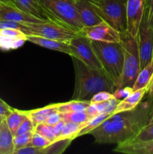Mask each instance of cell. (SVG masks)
I'll use <instances>...</instances> for the list:
<instances>
[{"label":"cell","mask_w":153,"mask_h":154,"mask_svg":"<svg viewBox=\"0 0 153 154\" xmlns=\"http://www.w3.org/2000/svg\"><path fill=\"white\" fill-rule=\"evenodd\" d=\"M71 139H62L58 140V141H54L53 143H51L48 147H45L44 150L43 154L46 153H62L65 150L70 144Z\"/></svg>","instance_id":"83f0119b"},{"label":"cell","mask_w":153,"mask_h":154,"mask_svg":"<svg viewBox=\"0 0 153 154\" xmlns=\"http://www.w3.org/2000/svg\"><path fill=\"white\" fill-rule=\"evenodd\" d=\"M94 11L119 32L127 30V0H89Z\"/></svg>","instance_id":"5b68a950"},{"label":"cell","mask_w":153,"mask_h":154,"mask_svg":"<svg viewBox=\"0 0 153 154\" xmlns=\"http://www.w3.org/2000/svg\"><path fill=\"white\" fill-rule=\"evenodd\" d=\"M51 143L52 142L47 138L42 136L40 134L37 133L34 131L30 145L34 146L36 147H40V148H45V147H48L50 144H51Z\"/></svg>","instance_id":"1f68e13d"},{"label":"cell","mask_w":153,"mask_h":154,"mask_svg":"<svg viewBox=\"0 0 153 154\" xmlns=\"http://www.w3.org/2000/svg\"><path fill=\"white\" fill-rule=\"evenodd\" d=\"M133 92V89L131 87H122V88H117L116 89L115 91L112 93L114 97L116 99H118V100H122L125 97H127L129 94Z\"/></svg>","instance_id":"d590c367"},{"label":"cell","mask_w":153,"mask_h":154,"mask_svg":"<svg viewBox=\"0 0 153 154\" xmlns=\"http://www.w3.org/2000/svg\"><path fill=\"white\" fill-rule=\"evenodd\" d=\"M146 5L148 8V19L149 23L153 28V0H147Z\"/></svg>","instance_id":"60d3db41"},{"label":"cell","mask_w":153,"mask_h":154,"mask_svg":"<svg viewBox=\"0 0 153 154\" xmlns=\"http://www.w3.org/2000/svg\"><path fill=\"white\" fill-rule=\"evenodd\" d=\"M0 20L15 21L22 23H34L45 21L18 8L3 4L0 7Z\"/></svg>","instance_id":"7c38bea8"},{"label":"cell","mask_w":153,"mask_h":154,"mask_svg":"<svg viewBox=\"0 0 153 154\" xmlns=\"http://www.w3.org/2000/svg\"><path fill=\"white\" fill-rule=\"evenodd\" d=\"M34 130V126L33 125L31 119H30L28 117H27L26 118V120L22 122V124L20 126V127L18 128V129L16 130V133H15L14 135L26 133V132H32V131Z\"/></svg>","instance_id":"e575fe53"},{"label":"cell","mask_w":153,"mask_h":154,"mask_svg":"<svg viewBox=\"0 0 153 154\" xmlns=\"http://www.w3.org/2000/svg\"><path fill=\"white\" fill-rule=\"evenodd\" d=\"M60 113V112H59ZM62 120L65 122H73V123L84 124L90 118L85 111H76V112L61 113Z\"/></svg>","instance_id":"4316f807"},{"label":"cell","mask_w":153,"mask_h":154,"mask_svg":"<svg viewBox=\"0 0 153 154\" xmlns=\"http://www.w3.org/2000/svg\"><path fill=\"white\" fill-rule=\"evenodd\" d=\"M0 3L3 5H7L12 6V7H16V4H15L14 0H0Z\"/></svg>","instance_id":"7bdbcfd3"},{"label":"cell","mask_w":153,"mask_h":154,"mask_svg":"<svg viewBox=\"0 0 153 154\" xmlns=\"http://www.w3.org/2000/svg\"><path fill=\"white\" fill-rule=\"evenodd\" d=\"M27 117H28V111H20V110L13 108V111L6 117L5 120L7 122V124L14 136L18 128Z\"/></svg>","instance_id":"7402d4cb"},{"label":"cell","mask_w":153,"mask_h":154,"mask_svg":"<svg viewBox=\"0 0 153 154\" xmlns=\"http://www.w3.org/2000/svg\"><path fill=\"white\" fill-rule=\"evenodd\" d=\"M90 101H82L72 99L68 102L60 103L58 106V112L68 113L76 111H86L87 107L90 105Z\"/></svg>","instance_id":"cb8c5ba5"},{"label":"cell","mask_w":153,"mask_h":154,"mask_svg":"<svg viewBox=\"0 0 153 154\" xmlns=\"http://www.w3.org/2000/svg\"><path fill=\"white\" fill-rule=\"evenodd\" d=\"M147 102L140 103L134 109L115 113L92 132L98 144H122L131 140L147 123L149 110Z\"/></svg>","instance_id":"6da1fadb"},{"label":"cell","mask_w":153,"mask_h":154,"mask_svg":"<svg viewBox=\"0 0 153 154\" xmlns=\"http://www.w3.org/2000/svg\"><path fill=\"white\" fill-rule=\"evenodd\" d=\"M71 58L75 71V87L72 99L90 101L98 92L112 93L115 91V84L104 71L92 69L76 57Z\"/></svg>","instance_id":"7a4b0ae2"},{"label":"cell","mask_w":153,"mask_h":154,"mask_svg":"<svg viewBox=\"0 0 153 154\" xmlns=\"http://www.w3.org/2000/svg\"><path fill=\"white\" fill-rule=\"evenodd\" d=\"M39 2L60 23L79 32L83 27L75 0H39Z\"/></svg>","instance_id":"8992f818"},{"label":"cell","mask_w":153,"mask_h":154,"mask_svg":"<svg viewBox=\"0 0 153 154\" xmlns=\"http://www.w3.org/2000/svg\"><path fill=\"white\" fill-rule=\"evenodd\" d=\"M83 124L73 123V122H65L61 134L57 138L56 141L62 139H74L76 138L77 133L80 132Z\"/></svg>","instance_id":"d4e9b609"},{"label":"cell","mask_w":153,"mask_h":154,"mask_svg":"<svg viewBox=\"0 0 153 154\" xmlns=\"http://www.w3.org/2000/svg\"><path fill=\"white\" fill-rule=\"evenodd\" d=\"M140 70L143 69L153 57V28L148 19V8L146 5L137 33Z\"/></svg>","instance_id":"ba28073f"},{"label":"cell","mask_w":153,"mask_h":154,"mask_svg":"<svg viewBox=\"0 0 153 154\" xmlns=\"http://www.w3.org/2000/svg\"><path fill=\"white\" fill-rule=\"evenodd\" d=\"M80 34L97 42H119L121 40V33L104 21L91 26L82 27Z\"/></svg>","instance_id":"30bf717a"},{"label":"cell","mask_w":153,"mask_h":154,"mask_svg":"<svg viewBox=\"0 0 153 154\" xmlns=\"http://www.w3.org/2000/svg\"><path fill=\"white\" fill-rule=\"evenodd\" d=\"M69 42L72 51L70 57H76L92 69L104 71L101 64L94 53L90 39L79 34Z\"/></svg>","instance_id":"9c48e42d"},{"label":"cell","mask_w":153,"mask_h":154,"mask_svg":"<svg viewBox=\"0 0 153 154\" xmlns=\"http://www.w3.org/2000/svg\"><path fill=\"white\" fill-rule=\"evenodd\" d=\"M80 20L84 26H91L103 22V20L94 11L89 0H75Z\"/></svg>","instance_id":"2e32d148"},{"label":"cell","mask_w":153,"mask_h":154,"mask_svg":"<svg viewBox=\"0 0 153 154\" xmlns=\"http://www.w3.org/2000/svg\"><path fill=\"white\" fill-rule=\"evenodd\" d=\"M13 111V108L8 105L4 101L0 98V120H5L6 117Z\"/></svg>","instance_id":"74e56055"},{"label":"cell","mask_w":153,"mask_h":154,"mask_svg":"<svg viewBox=\"0 0 153 154\" xmlns=\"http://www.w3.org/2000/svg\"><path fill=\"white\" fill-rule=\"evenodd\" d=\"M120 33V42L124 49V63L122 72L116 85V89L125 87L132 88L140 71L137 35H132L128 30Z\"/></svg>","instance_id":"277c9868"},{"label":"cell","mask_w":153,"mask_h":154,"mask_svg":"<svg viewBox=\"0 0 153 154\" xmlns=\"http://www.w3.org/2000/svg\"><path fill=\"white\" fill-rule=\"evenodd\" d=\"M34 132L40 134L42 136L45 137L48 140L53 143L54 141H56V136L54 134L53 130H52V126L50 125L46 124L45 123H41L38 124L34 127Z\"/></svg>","instance_id":"f1b7e54d"},{"label":"cell","mask_w":153,"mask_h":154,"mask_svg":"<svg viewBox=\"0 0 153 154\" xmlns=\"http://www.w3.org/2000/svg\"><path fill=\"white\" fill-rule=\"evenodd\" d=\"M120 100L116 99L115 97L104 102V113H112V114H114V111H115L116 108Z\"/></svg>","instance_id":"8d00e7d4"},{"label":"cell","mask_w":153,"mask_h":154,"mask_svg":"<svg viewBox=\"0 0 153 154\" xmlns=\"http://www.w3.org/2000/svg\"><path fill=\"white\" fill-rule=\"evenodd\" d=\"M64 123H65V121L63 120H61L58 123H57L56 124L52 126V130H53V132L54 134H55L56 136V138H58V137L59 136L60 134H61L62 130Z\"/></svg>","instance_id":"ab89813d"},{"label":"cell","mask_w":153,"mask_h":154,"mask_svg":"<svg viewBox=\"0 0 153 154\" xmlns=\"http://www.w3.org/2000/svg\"><path fill=\"white\" fill-rule=\"evenodd\" d=\"M112 93H110L107 91H100L98 93H95L94 96L92 97L90 102L91 103H97V102H103L105 101H107L109 99L113 98Z\"/></svg>","instance_id":"836d02e7"},{"label":"cell","mask_w":153,"mask_h":154,"mask_svg":"<svg viewBox=\"0 0 153 154\" xmlns=\"http://www.w3.org/2000/svg\"><path fill=\"white\" fill-rule=\"evenodd\" d=\"M112 114H112V113H102V114H98V115L89 119L86 123H84L82 127L81 128L80 132L77 133L76 138L86 135V134H89L90 132H92L93 129L100 126L104 121H105L106 119L109 118Z\"/></svg>","instance_id":"603a6c76"},{"label":"cell","mask_w":153,"mask_h":154,"mask_svg":"<svg viewBox=\"0 0 153 154\" xmlns=\"http://www.w3.org/2000/svg\"><path fill=\"white\" fill-rule=\"evenodd\" d=\"M62 120V116L61 113H59L58 111L57 112L53 113L52 114H51L46 120L45 121V123L47 125H50V126H54L55 124H56L57 123L60 121Z\"/></svg>","instance_id":"f35d334b"},{"label":"cell","mask_w":153,"mask_h":154,"mask_svg":"<svg viewBox=\"0 0 153 154\" xmlns=\"http://www.w3.org/2000/svg\"><path fill=\"white\" fill-rule=\"evenodd\" d=\"M146 2L147 0H127V30L132 35H137Z\"/></svg>","instance_id":"8fae6325"},{"label":"cell","mask_w":153,"mask_h":154,"mask_svg":"<svg viewBox=\"0 0 153 154\" xmlns=\"http://www.w3.org/2000/svg\"><path fill=\"white\" fill-rule=\"evenodd\" d=\"M44 148L36 147L32 145H27L26 147L15 150L14 154H43Z\"/></svg>","instance_id":"d6a6232c"},{"label":"cell","mask_w":153,"mask_h":154,"mask_svg":"<svg viewBox=\"0 0 153 154\" xmlns=\"http://www.w3.org/2000/svg\"><path fill=\"white\" fill-rule=\"evenodd\" d=\"M14 135L3 120L0 124V154H14Z\"/></svg>","instance_id":"d6986e66"},{"label":"cell","mask_w":153,"mask_h":154,"mask_svg":"<svg viewBox=\"0 0 153 154\" xmlns=\"http://www.w3.org/2000/svg\"><path fill=\"white\" fill-rule=\"evenodd\" d=\"M16 7L45 21L58 23V20L42 6L39 0H14Z\"/></svg>","instance_id":"5bb4252c"},{"label":"cell","mask_w":153,"mask_h":154,"mask_svg":"<svg viewBox=\"0 0 153 154\" xmlns=\"http://www.w3.org/2000/svg\"><path fill=\"white\" fill-rule=\"evenodd\" d=\"M146 92L147 88H142L140 89V90H133V92L130 94H129L127 97H125L118 102V105H117L116 108L114 111V114L134 109L140 103L142 99H143L144 96L146 94Z\"/></svg>","instance_id":"ac0fdd59"},{"label":"cell","mask_w":153,"mask_h":154,"mask_svg":"<svg viewBox=\"0 0 153 154\" xmlns=\"http://www.w3.org/2000/svg\"><path fill=\"white\" fill-rule=\"evenodd\" d=\"M146 94L148 95L149 99H153V75L152 76L151 80H150V82L148 84V87H147Z\"/></svg>","instance_id":"b9f144b4"},{"label":"cell","mask_w":153,"mask_h":154,"mask_svg":"<svg viewBox=\"0 0 153 154\" xmlns=\"http://www.w3.org/2000/svg\"><path fill=\"white\" fill-rule=\"evenodd\" d=\"M153 140V122L144 125L138 133L130 140V142H142ZM126 142V141H125Z\"/></svg>","instance_id":"484cf974"},{"label":"cell","mask_w":153,"mask_h":154,"mask_svg":"<svg viewBox=\"0 0 153 154\" xmlns=\"http://www.w3.org/2000/svg\"><path fill=\"white\" fill-rule=\"evenodd\" d=\"M25 24L28 27V35L41 36L62 42H70L80 34L79 32L68 26L52 21Z\"/></svg>","instance_id":"52a82bcc"},{"label":"cell","mask_w":153,"mask_h":154,"mask_svg":"<svg viewBox=\"0 0 153 154\" xmlns=\"http://www.w3.org/2000/svg\"><path fill=\"white\" fill-rule=\"evenodd\" d=\"M2 120H0V124H1V123H2Z\"/></svg>","instance_id":"f6af8a7d"},{"label":"cell","mask_w":153,"mask_h":154,"mask_svg":"<svg viewBox=\"0 0 153 154\" xmlns=\"http://www.w3.org/2000/svg\"><path fill=\"white\" fill-rule=\"evenodd\" d=\"M152 122H153V109L152 111V112L150 113L149 116H148V120H147V123H152Z\"/></svg>","instance_id":"ee69618b"},{"label":"cell","mask_w":153,"mask_h":154,"mask_svg":"<svg viewBox=\"0 0 153 154\" xmlns=\"http://www.w3.org/2000/svg\"><path fill=\"white\" fill-rule=\"evenodd\" d=\"M2 5V4H1V3H0V7H1V5Z\"/></svg>","instance_id":"bcb514c9"},{"label":"cell","mask_w":153,"mask_h":154,"mask_svg":"<svg viewBox=\"0 0 153 154\" xmlns=\"http://www.w3.org/2000/svg\"><path fill=\"white\" fill-rule=\"evenodd\" d=\"M26 40L42 48L52 50V51H56L71 56L72 51L69 42H62V41L55 40V39L44 38L41 36L34 35H26Z\"/></svg>","instance_id":"9a60e30c"},{"label":"cell","mask_w":153,"mask_h":154,"mask_svg":"<svg viewBox=\"0 0 153 154\" xmlns=\"http://www.w3.org/2000/svg\"><path fill=\"white\" fill-rule=\"evenodd\" d=\"M26 35L15 29H0V49L3 51L20 48L26 42Z\"/></svg>","instance_id":"4fadbf2b"},{"label":"cell","mask_w":153,"mask_h":154,"mask_svg":"<svg viewBox=\"0 0 153 154\" xmlns=\"http://www.w3.org/2000/svg\"><path fill=\"white\" fill-rule=\"evenodd\" d=\"M92 45L105 73L118 84L124 63V49L121 42H105L92 41Z\"/></svg>","instance_id":"3957f363"},{"label":"cell","mask_w":153,"mask_h":154,"mask_svg":"<svg viewBox=\"0 0 153 154\" xmlns=\"http://www.w3.org/2000/svg\"><path fill=\"white\" fill-rule=\"evenodd\" d=\"M33 133H34V131L14 135V150L21 148V147H26V146L27 145H29L30 143H31Z\"/></svg>","instance_id":"f546056e"},{"label":"cell","mask_w":153,"mask_h":154,"mask_svg":"<svg viewBox=\"0 0 153 154\" xmlns=\"http://www.w3.org/2000/svg\"><path fill=\"white\" fill-rule=\"evenodd\" d=\"M113 151L125 154H153V140L142 142L126 141L117 144Z\"/></svg>","instance_id":"e0dca14e"},{"label":"cell","mask_w":153,"mask_h":154,"mask_svg":"<svg viewBox=\"0 0 153 154\" xmlns=\"http://www.w3.org/2000/svg\"><path fill=\"white\" fill-rule=\"evenodd\" d=\"M60 103L51 104L44 108L32 110L28 111V117L31 119L33 125L35 127L38 124L45 123L46 119L53 113L58 111V106Z\"/></svg>","instance_id":"ffe728a7"},{"label":"cell","mask_w":153,"mask_h":154,"mask_svg":"<svg viewBox=\"0 0 153 154\" xmlns=\"http://www.w3.org/2000/svg\"><path fill=\"white\" fill-rule=\"evenodd\" d=\"M0 29H15L22 31L26 35L28 34V27L25 23L10 20H0Z\"/></svg>","instance_id":"4dcf8cb0"},{"label":"cell","mask_w":153,"mask_h":154,"mask_svg":"<svg viewBox=\"0 0 153 154\" xmlns=\"http://www.w3.org/2000/svg\"><path fill=\"white\" fill-rule=\"evenodd\" d=\"M153 75V57L151 61L140 71L137 75L134 84L133 90H140L142 88H147L150 82L152 76Z\"/></svg>","instance_id":"44dd1931"}]
</instances>
